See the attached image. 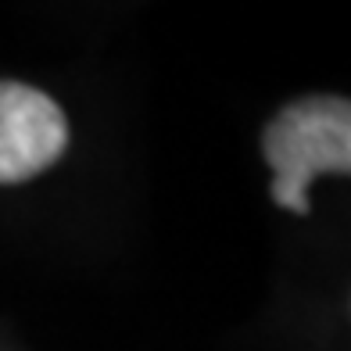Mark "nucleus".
Instances as JSON below:
<instances>
[{
	"label": "nucleus",
	"instance_id": "f257e3e1",
	"mask_svg": "<svg viewBox=\"0 0 351 351\" xmlns=\"http://www.w3.org/2000/svg\"><path fill=\"white\" fill-rule=\"evenodd\" d=\"M265 162L273 165V201L308 212V186L319 172L351 169V108L341 97H312L283 108L265 133Z\"/></svg>",
	"mask_w": 351,
	"mask_h": 351
},
{
	"label": "nucleus",
	"instance_id": "f03ea898",
	"mask_svg": "<svg viewBox=\"0 0 351 351\" xmlns=\"http://www.w3.org/2000/svg\"><path fill=\"white\" fill-rule=\"evenodd\" d=\"M65 140V115L47 93L0 83V183H22L54 165Z\"/></svg>",
	"mask_w": 351,
	"mask_h": 351
}]
</instances>
